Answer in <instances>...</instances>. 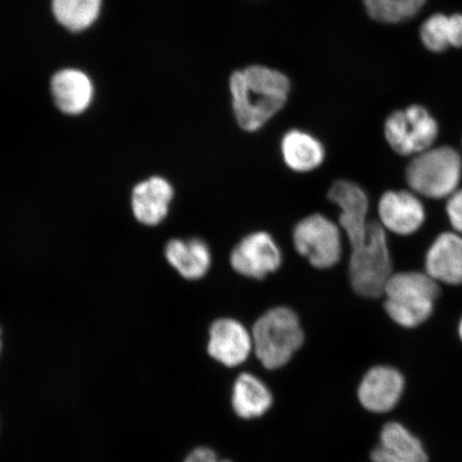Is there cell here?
Listing matches in <instances>:
<instances>
[{
    "mask_svg": "<svg viewBox=\"0 0 462 462\" xmlns=\"http://www.w3.org/2000/svg\"><path fill=\"white\" fill-rule=\"evenodd\" d=\"M291 88L284 73L264 66H250L231 74V106L240 128L262 129L286 106Z\"/></svg>",
    "mask_w": 462,
    "mask_h": 462,
    "instance_id": "cell-1",
    "label": "cell"
},
{
    "mask_svg": "<svg viewBox=\"0 0 462 462\" xmlns=\"http://www.w3.org/2000/svg\"><path fill=\"white\" fill-rule=\"evenodd\" d=\"M252 337L259 362L274 371L292 359L304 344L305 335L298 315L280 306L258 318L253 326Z\"/></svg>",
    "mask_w": 462,
    "mask_h": 462,
    "instance_id": "cell-2",
    "label": "cell"
},
{
    "mask_svg": "<svg viewBox=\"0 0 462 462\" xmlns=\"http://www.w3.org/2000/svg\"><path fill=\"white\" fill-rule=\"evenodd\" d=\"M440 288L429 274H393L384 289V309L391 319L403 328H415L430 317Z\"/></svg>",
    "mask_w": 462,
    "mask_h": 462,
    "instance_id": "cell-3",
    "label": "cell"
},
{
    "mask_svg": "<svg viewBox=\"0 0 462 462\" xmlns=\"http://www.w3.org/2000/svg\"><path fill=\"white\" fill-rule=\"evenodd\" d=\"M462 172L460 154L452 147L429 149L407 167V182L429 199H446L457 190Z\"/></svg>",
    "mask_w": 462,
    "mask_h": 462,
    "instance_id": "cell-4",
    "label": "cell"
},
{
    "mask_svg": "<svg viewBox=\"0 0 462 462\" xmlns=\"http://www.w3.org/2000/svg\"><path fill=\"white\" fill-rule=\"evenodd\" d=\"M393 265L385 228L378 222L369 223L367 245L352 252L349 264L351 286L366 299L383 297L393 275Z\"/></svg>",
    "mask_w": 462,
    "mask_h": 462,
    "instance_id": "cell-5",
    "label": "cell"
},
{
    "mask_svg": "<svg viewBox=\"0 0 462 462\" xmlns=\"http://www.w3.org/2000/svg\"><path fill=\"white\" fill-rule=\"evenodd\" d=\"M293 245L300 255L317 269L334 267L342 257V234L337 224L315 213L300 221L293 229Z\"/></svg>",
    "mask_w": 462,
    "mask_h": 462,
    "instance_id": "cell-6",
    "label": "cell"
},
{
    "mask_svg": "<svg viewBox=\"0 0 462 462\" xmlns=\"http://www.w3.org/2000/svg\"><path fill=\"white\" fill-rule=\"evenodd\" d=\"M438 131L435 118L420 106L392 113L384 125L386 141L401 155L420 154L430 149Z\"/></svg>",
    "mask_w": 462,
    "mask_h": 462,
    "instance_id": "cell-7",
    "label": "cell"
},
{
    "mask_svg": "<svg viewBox=\"0 0 462 462\" xmlns=\"http://www.w3.org/2000/svg\"><path fill=\"white\" fill-rule=\"evenodd\" d=\"M328 199L339 208V225L352 247L359 251L369 239L368 198L359 184L348 180L334 182L328 189Z\"/></svg>",
    "mask_w": 462,
    "mask_h": 462,
    "instance_id": "cell-8",
    "label": "cell"
},
{
    "mask_svg": "<svg viewBox=\"0 0 462 462\" xmlns=\"http://www.w3.org/2000/svg\"><path fill=\"white\" fill-rule=\"evenodd\" d=\"M282 263L280 246L273 236L264 231L247 235L230 254L231 267L248 279L263 280L276 273Z\"/></svg>",
    "mask_w": 462,
    "mask_h": 462,
    "instance_id": "cell-9",
    "label": "cell"
},
{
    "mask_svg": "<svg viewBox=\"0 0 462 462\" xmlns=\"http://www.w3.org/2000/svg\"><path fill=\"white\" fill-rule=\"evenodd\" d=\"M207 350L222 365L238 367L254 350L252 333L233 318H219L210 327Z\"/></svg>",
    "mask_w": 462,
    "mask_h": 462,
    "instance_id": "cell-10",
    "label": "cell"
},
{
    "mask_svg": "<svg viewBox=\"0 0 462 462\" xmlns=\"http://www.w3.org/2000/svg\"><path fill=\"white\" fill-rule=\"evenodd\" d=\"M404 388L402 374L395 368L377 366L364 375L357 398L367 411L385 413L400 402Z\"/></svg>",
    "mask_w": 462,
    "mask_h": 462,
    "instance_id": "cell-11",
    "label": "cell"
},
{
    "mask_svg": "<svg viewBox=\"0 0 462 462\" xmlns=\"http://www.w3.org/2000/svg\"><path fill=\"white\" fill-rule=\"evenodd\" d=\"M381 225L392 233L408 236L415 233L425 221L423 205L406 190H389L379 201Z\"/></svg>",
    "mask_w": 462,
    "mask_h": 462,
    "instance_id": "cell-12",
    "label": "cell"
},
{
    "mask_svg": "<svg viewBox=\"0 0 462 462\" xmlns=\"http://www.w3.org/2000/svg\"><path fill=\"white\" fill-rule=\"evenodd\" d=\"M173 199L171 184L162 177L147 179L133 189L132 210L137 221L155 226L164 221L169 215L171 202Z\"/></svg>",
    "mask_w": 462,
    "mask_h": 462,
    "instance_id": "cell-13",
    "label": "cell"
},
{
    "mask_svg": "<svg viewBox=\"0 0 462 462\" xmlns=\"http://www.w3.org/2000/svg\"><path fill=\"white\" fill-rule=\"evenodd\" d=\"M374 462H429L423 444L396 421L383 426L380 443L371 455Z\"/></svg>",
    "mask_w": 462,
    "mask_h": 462,
    "instance_id": "cell-14",
    "label": "cell"
},
{
    "mask_svg": "<svg viewBox=\"0 0 462 462\" xmlns=\"http://www.w3.org/2000/svg\"><path fill=\"white\" fill-rule=\"evenodd\" d=\"M426 273L436 282L462 284V238L447 233L439 236L426 256Z\"/></svg>",
    "mask_w": 462,
    "mask_h": 462,
    "instance_id": "cell-15",
    "label": "cell"
},
{
    "mask_svg": "<svg viewBox=\"0 0 462 462\" xmlns=\"http://www.w3.org/2000/svg\"><path fill=\"white\" fill-rule=\"evenodd\" d=\"M51 92L57 107L68 115L84 113L94 99L91 79L75 69L56 73L51 79Z\"/></svg>",
    "mask_w": 462,
    "mask_h": 462,
    "instance_id": "cell-16",
    "label": "cell"
},
{
    "mask_svg": "<svg viewBox=\"0 0 462 462\" xmlns=\"http://www.w3.org/2000/svg\"><path fill=\"white\" fill-rule=\"evenodd\" d=\"M165 257L184 279L198 281L210 270L212 255L205 241L173 239L165 247Z\"/></svg>",
    "mask_w": 462,
    "mask_h": 462,
    "instance_id": "cell-17",
    "label": "cell"
},
{
    "mask_svg": "<svg viewBox=\"0 0 462 462\" xmlns=\"http://www.w3.org/2000/svg\"><path fill=\"white\" fill-rule=\"evenodd\" d=\"M281 152L285 164L296 172H310L326 159V149L314 135L301 130H291L282 138Z\"/></svg>",
    "mask_w": 462,
    "mask_h": 462,
    "instance_id": "cell-18",
    "label": "cell"
},
{
    "mask_svg": "<svg viewBox=\"0 0 462 462\" xmlns=\"http://www.w3.org/2000/svg\"><path fill=\"white\" fill-rule=\"evenodd\" d=\"M273 404V395L262 380L252 374L244 373L236 379L231 395V406L239 418H262Z\"/></svg>",
    "mask_w": 462,
    "mask_h": 462,
    "instance_id": "cell-19",
    "label": "cell"
},
{
    "mask_svg": "<svg viewBox=\"0 0 462 462\" xmlns=\"http://www.w3.org/2000/svg\"><path fill=\"white\" fill-rule=\"evenodd\" d=\"M421 42L433 53L462 48V14H433L420 27Z\"/></svg>",
    "mask_w": 462,
    "mask_h": 462,
    "instance_id": "cell-20",
    "label": "cell"
},
{
    "mask_svg": "<svg viewBox=\"0 0 462 462\" xmlns=\"http://www.w3.org/2000/svg\"><path fill=\"white\" fill-rule=\"evenodd\" d=\"M102 0H53L58 22L71 32H83L97 20Z\"/></svg>",
    "mask_w": 462,
    "mask_h": 462,
    "instance_id": "cell-21",
    "label": "cell"
},
{
    "mask_svg": "<svg viewBox=\"0 0 462 462\" xmlns=\"http://www.w3.org/2000/svg\"><path fill=\"white\" fill-rule=\"evenodd\" d=\"M425 3L426 0H364L368 15L388 24L413 17Z\"/></svg>",
    "mask_w": 462,
    "mask_h": 462,
    "instance_id": "cell-22",
    "label": "cell"
},
{
    "mask_svg": "<svg viewBox=\"0 0 462 462\" xmlns=\"http://www.w3.org/2000/svg\"><path fill=\"white\" fill-rule=\"evenodd\" d=\"M447 212L453 228L462 233V189L449 196Z\"/></svg>",
    "mask_w": 462,
    "mask_h": 462,
    "instance_id": "cell-23",
    "label": "cell"
},
{
    "mask_svg": "<svg viewBox=\"0 0 462 462\" xmlns=\"http://www.w3.org/2000/svg\"><path fill=\"white\" fill-rule=\"evenodd\" d=\"M184 462H233L228 459L218 457L215 450L208 448H195L193 452L188 455Z\"/></svg>",
    "mask_w": 462,
    "mask_h": 462,
    "instance_id": "cell-24",
    "label": "cell"
},
{
    "mask_svg": "<svg viewBox=\"0 0 462 462\" xmlns=\"http://www.w3.org/2000/svg\"><path fill=\"white\" fill-rule=\"evenodd\" d=\"M459 335H460V338L462 339V320H461L460 326H459Z\"/></svg>",
    "mask_w": 462,
    "mask_h": 462,
    "instance_id": "cell-25",
    "label": "cell"
},
{
    "mask_svg": "<svg viewBox=\"0 0 462 462\" xmlns=\"http://www.w3.org/2000/svg\"><path fill=\"white\" fill-rule=\"evenodd\" d=\"M0 352H2V332H0Z\"/></svg>",
    "mask_w": 462,
    "mask_h": 462,
    "instance_id": "cell-26",
    "label": "cell"
}]
</instances>
